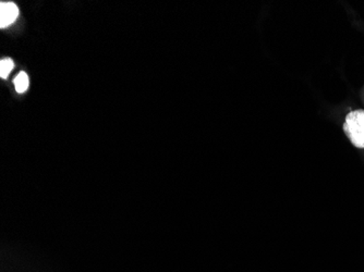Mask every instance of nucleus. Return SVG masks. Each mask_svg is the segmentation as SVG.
Instances as JSON below:
<instances>
[{"label":"nucleus","instance_id":"7ed1b4c3","mask_svg":"<svg viewBox=\"0 0 364 272\" xmlns=\"http://www.w3.org/2000/svg\"><path fill=\"white\" fill-rule=\"evenodd\" d=\"M15 91L18 93H24L28 87V76L26 72H20L15 78Z\"/></svg>","mask_w":364,"mask_h":272},{"label":"nucleus","instance_id":"f03ea898","mask_svg":"<svg viewBox=\"0 0 364 272\" xmlns=\"http://www.w3.org/2000/svg\"><path fill=\"white\" fill-rule=\"evenodd\" d=\"M19 9L15 3L3 1L0 3V28H5L17 20Z\"/></svg>","mask_w":364,"mask_h":272},{"label":"nucleus","instance_id":"20e7f679","mask_svg":"<svg viewBox=\"0 0 364 272\" xmlns=\"http://www.w3.org/2000/svg\"><path fill=\"white\" fill-rule=\"evenodd\" d=\"M13 68H15V62H13V59H3L0 61V76L3 78H7Z\"/></svg>","mask_w":364,"mask_h":272},{"label":"nucleus","instance_id":"f257e3e1","mask_svg":"<svg viewBox=\"0 0 364 272\" xmlns=\"http://www.w3.org/2000/svg\"><path fill=\"white\" fill-rule=\"evenodd\" d=\"M345 131L358 148H364V111L356 110L346 117Z\"/></svg>","mask_w":364,"mask_h":272}]
</instances>
